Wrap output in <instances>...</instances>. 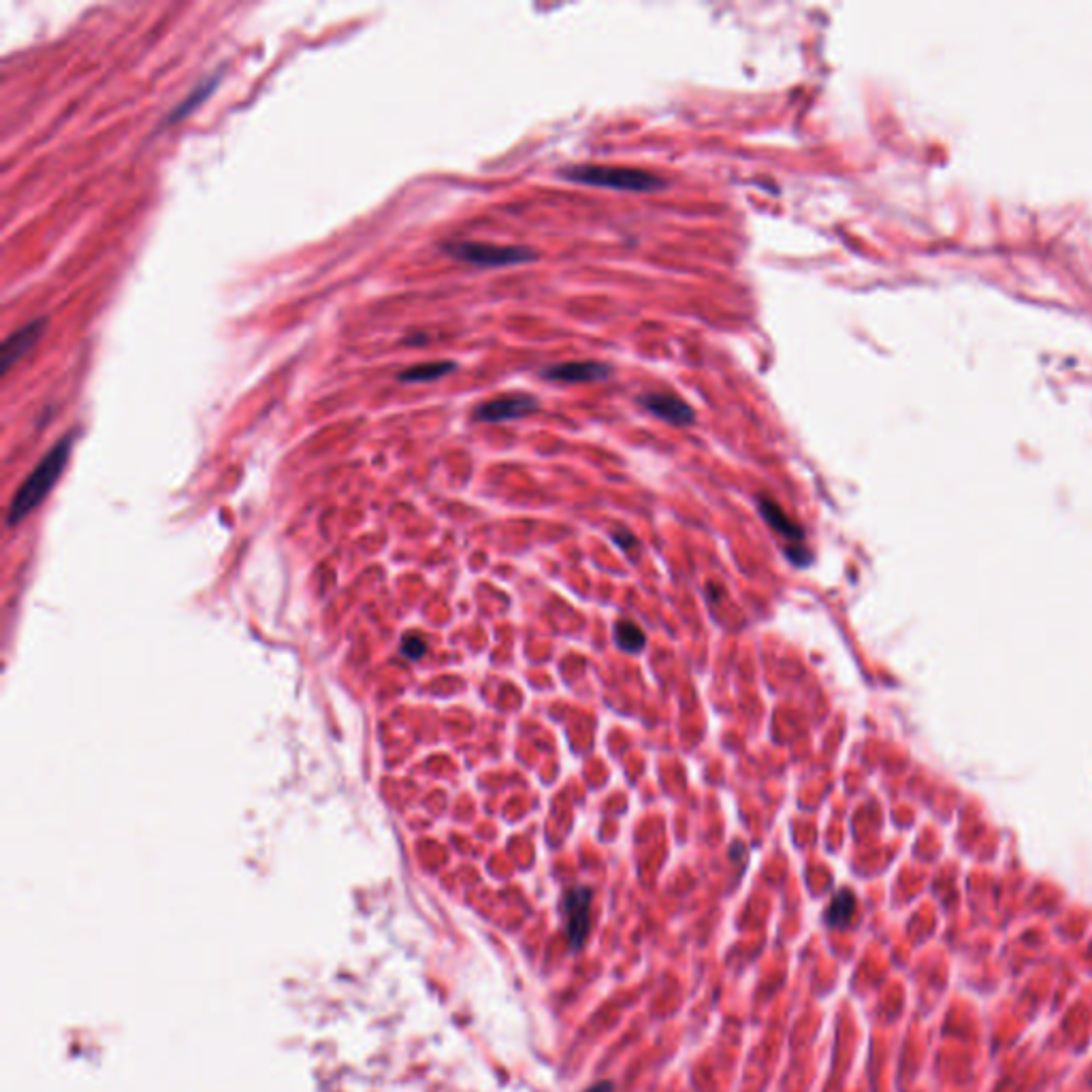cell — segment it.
<instances>
[{"label":"cell","mask_w":1092,"mask_h":1092,"mask_svg":"<svg viewBox=\"0 0 1092 1092\" xmlns=\"http://www.w3.org/2000/svg\"><path fill=\"white\" fill-rule=\"evenodd\" d=\"M615 641L623 651H628V654H638V651L644 647V642H647V638H644V631L638 628L636 623L617 621Z\"/></svg>","instance_id":"13"},{"label":"cell","mask_w":1092,"mask_h":1092,"mask_svg":"<svg viewBox=\"0 0 1092 1092\" xmlns=\"http://www.w3.org/2000/svg\"><path fill=\"white\" fill-rule=\"evenodd\" d=\"M559 177L574 184H582V186L623 192H655L668 184L662 175L651 174V171L615 167V164H572V167H563L559 171Z\"/></svg>","instance_id":"2"},{"label":"cell","mask_w":1092,"mask_h":1092,"mask_svg":"<svg viewBox=\"0 0 1092 1092\" xmlns=\"http://www.w3.org/2000/svg\"><path fill=\"white\" fill-rule=\"evenodd\" d=\"M615 542H617V545H619V546H623L625 551H630V545H631V546H636L634 535H631L628 530L617 532V534H615Z\"/></svg>","instance_id":"16"},{"label":"cell","mask_w":1092,"mask_h":1092,"mask_svg":"<svg viewBox=\"0 0 1092 1092\" xmlns=\"http://www.w3.org/2000/svg\"><path fill=\"white\" fill-rule=\"evenodd\" d=\"M641 406L651 412V414L662 418L664 423H670V425H677V427H687V425H691L696 421V412L687 403L685 400H681L678 395H672V393H647V395H641Z\"/></svg>","instance_id":"8"},{"label":"cell","mask_w":1092,"mask_h":1092,"mask_svg":"<svg viewBox=\"0 0 1092 1092\" xmlns=\"http://www.w3.org/2000/svg\"><path fill=\"white\" fill-rule=\"evenodd\" d=\"M758 506H760V512H762V517H764L766 523L771 525L779 535H783V538L789 540V542H802V538H805L802 527L796 523V521L789 519L786 512H783V508L777 504V501L762 496L758 499Z\"/></svg>","instance_id":"9"},{"label":"cell","mask_w":1092,"mask_h":1092,"mask_svg":"<svg viewBox=\"0 0 1092 1092\" xmlns=\"http://www.w3.org/2000/svg\"><path fill=\"white\" fill-rule=\"evenodd\" d=\"M787 555L796 566H807L811 561V555H809L807 548H787Z\"/></svg>","instance_id":"15"},{"label":"cell","mask_w":1092,"mask_h":1092,"mask_svg":"<svg viewBox=\"0 0 1092 1092\" xmlns=\"http://www.w3.org/2000/svg\"><path fill=\"white\" fill-rule=\"evenodd\" d=\"M563 911H566L568 922V937L574 950L585 943V937L589 932V913H592V890L589 888H572L566 894L563 901Z\"/></svg>","instance_id":"7"},{"label":"cell","mask_w":1092,"mask_h":1092,"mask_svg":"<svg viewBox=\"0 0 1092 1092\" xmlns=\"http://www.w3.org/2000/svg\"><path fill=\"white\" fill-rule=\"evenodd\" d=\"M457 369V363L452 361H431V363H421V366H414V367H408L400 372V382H406V384H425V382H436L439 378L449 376L450 372H455Z\"/></svg>","instance_id":"11"},{"label":"cell","mask_w":1092,"mask_h":1092,"mask_svg":"<svg viewBox=\"0 0 1092 1092\" xmlns=\"http://www.w3.org/2000/svg\"><path fill=\"white\" fill-rule=\"evenodd\" d=\"M71 449L73 438H63L43 459H41L37 468L30 472V476L24 480L22 486L16 491V496H13L9 514H6V523L16 525L19 521H24L34 508L47 498V493L54 489L58 478L63 476L68 457H71Z\"/></svg>","instance_id":"1"},{"label":"cell","mask_w":1092,"mask_h":1092,"mask_svg":"<svg viewBox=\"0 0 1092 1092\" xmlns=\"http://www.w3.org/2000/svg\"><path fill=\"white\" fill-rule=\"evenodd\" d=\"M856 911V898L851 894L849 890H841L839 894L833 898V903H830L828 911H826V919L830 926H834V929H841L851 919Z\"/></svg>","instance_id":"12"},{"label":"cell","mask_w":1092,"mask_h":1092,"mask_svg":"<svg viewBox=\"0 0 1092 1092\" xmlns=\"http://www.w3.org/2000/svg\"><path fill=\"white\" fill-rule=\"evenodd\" d=\"M538 410V400L527 393L501 395L489 400L474 410V418L480 423H506L514 418H523Z\"/></svg>","instance_id":"4"},{"label":"cell","mask_w":1092,"mask_h":1092,"mask_svg":"<svg viewBox=\"0 0 1092 1092\" xmlns=\"http://www.w3.org/2000/svg\"><path fill=\"white\" fill-rule=\"evenodd\" d=\"M220 78H222V73H214V75H210L208 79H203L201 84H197L195 88H192L186 99H182L180 105H177L174 112L167 115V125H177V122H182L184 118H186V115L197 112V109L201 107L203 102L216 92Z\"/></svg>","instance_id":"10"},{"label":"cell","mask_w":1092,"mask_h":1092,"mask_svg":"<svg viewBox=\"0 0 1092 1092\" xmlns=\"http://www.w3.org/2000/svg\"><path fill=\"white\" fill-rule=\"evenodd\" d=\"M45 329L47 320L37 318L26 322L18 331H13L9 338L3 342V348H0V374L5 376L24 354H29L30 350L37 346V342L41 340V335L45 333Z\"/></svg>","instance_id":"6"},{"label":"cell","mask_w":1092,"mask_h":1092,"mask_svg":"<svg viewBox=\"0 0 1092 1092\" xmlns=\"http://www.w3.org/2000/svg\"><path fill=\"white\" fill-rule=\"evenodd\" d=\"M610 1090H613V1084H610V1082H600V1084H595L594 1088H589L587 1092H610Z\"/></svg>","instance_id":"17"},{"label":"cell","mask_w":1092,"mask_h":1092,"mask_svg":"<svg viewBox=\"0 0 1092 1092\" xmlns=\"http://www.w3.org/2000/svg\"><path fill=\"white\" fill-rule=\"evenodd\" d=\"M442 250L450 258L474 267H514L538 260V252L527 246H498L483 242H449Z\"/></svg>","instance_id":"3"},{"label":"cell","mask_w":1092,"mask_h":1092,"mask_svg":"<svg viewBox=\"0 0 1092 1092\" xmlns=\"http://www.w3.org/2000/svg\"><path fill=\"white\" fill-rule=\"evenodd\" d=\"M425 649H427V647H425V642L418 636H406V638H403L402 651H403V655H406L408 659H418V657H421L425 654Z\"/></svg>","instance_id":"14"},{"label":"cell","mask_w":1092,"mask_h":1092,"mask_svg":"<svg viewBox=\"0 0 1092 1092\" xmlns=\"http://www.w3.org/2000/svg\"><path fill=\"white\" fill-rule=\"evenodd\" d=\"M613 372V367L602 361H566L555 363L540 372L545 380L563 384H582V382H602Z\"/></svg>","instance_id":"5"}]
</instances>
